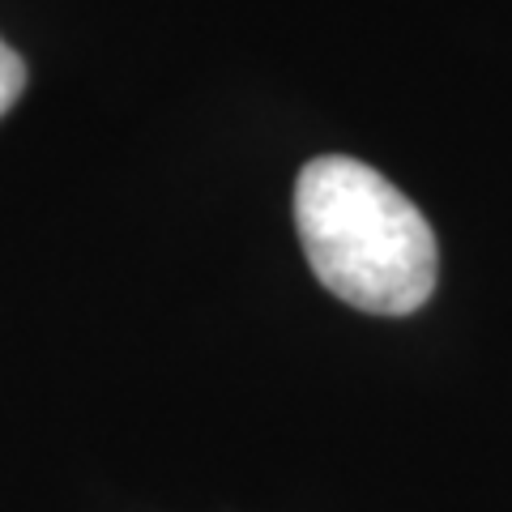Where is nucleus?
Listing matches in <instances>:
<instances>
[{
	"label": "nucleus",
	"mask_w": 512,
	"mask_h": 512,
	"mask_svg": "<svg viewBox=\"0 0 512 512\" xmlns=\"http://www.w3.org/2000/svg\"><path fill=\"white\" fill-rule=\"evenodd\" d=\"M295 227L316 278L350 308L406 316L436 286L440 256L423 210L359 158L325 154L299 171Z\"/></svg>",
	"instance_id": "f257e3e1"
},
{
	"label": "nucleus",
	"mask_w": 512,
	"mask_h": 512,
	"mask_svg": "<svg viewBox=\"0 0 512 512\" xmlns=\"http://www.w3.org/2000/svg\"><path fill=\"white\" fill-rule=\"evenodd\" d=\"M22 90H26V64L5 39H0V116L22 99Z\"/></svg>",
	"instance_id": "f03ea898"
}]
</instances>
